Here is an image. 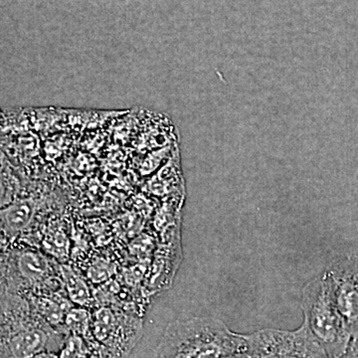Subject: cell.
Masks as SVG:
<instances>
[{
  "instance_id": "obj_7",
  "label": "cell",
  "mask_w": 358,
  "mask_h": 358,
  "mask_svg": "<svg viewBox=\"0 0 358 358\" xmlns=\"http://www.w3.org/2000/svg\"><path fill=\"white\" fill-rule=\"evenodd\" d=\"M13 268L16 277L28 286H39L51 279L50 265L38 252H20L14 258Z\"/></svg>"
},
{
  "instance_id": "obj_12",
  "label": "cell",
  "mask_w": 358,
  "mask_h": 358,
  "mask_svg": "<svg viewBox=\"0 0 358 358\" xmlns=\"http://www.w3.org/2000/svg\"><path fill=\"white\" fill-rule=\"evenodd\" d=\"M16 183L6 159L0 152V208L13 201Z\"/></svg>"
},
{
  "instance_id": "obj_1",
  "label": "cell",
  "mask_w": 358,
  "mask_h": 358,
  "mask_svg": "<svg viewBox=\"0 0 358 358\" xmlns=\"http://www.w3.org/2000/svg\"><path fill=\"white\" fill-rule=\"evenodd\" d=\"M245 334L218 319L192 317L167 326L152 358H245Z\"/></svg>"
},
{
  "instance_id": "obj_2",
  "label": "cell",
  "mask_w": 358,
  "mask_h": 358,
  "mask_svg": "<svg viewBox=\"0 0 358 358\" xmlns=\"http://www.w3.org/2000/svg\"><path fill=\"white\" fill-rule=\"evenodd\" d=\"M66 334L49 326L28 306L2 308L0 317V358H31L38 353H58Z\"/></svg>"
},
{
  "instance_id": "obj_8",
  "label": "cell",
  "mask_w": 358,
  "mask_h": 358,
  "mask_svg": "<svg viewBox=\"0 0 358 358\" xmlns=\"http://www.w3.org/2000/svg\"><path fill=\"white\" fill-rule=\"evenodd\" d=\"M34 202L29 199H14L0 208V230L8 236H15L32 222Z\"/></svg>"
},
{
  "instance_id": "obj_4",
  "label": "cell",
  "mask_w": 358,
  "mask_h": 358,
  "mask_svg": "<svg viewBox=\"0 0 358 358\" xmlns=\"http://www.w3.org/2000/svg\"><path fill=\"white\" fill-rule=\"evenodd\" d=\"M245 338V358H327L305 322L296 331L262 329Z\"/></svg>"
},
{
  "instance_id": "obj_11",
  "label": "cell",
  "mask_w": 358,
  "mask_h": 358,
  "mask_svg": "<svg viewBox=\"0 0 358 358\" xmlns=\"http://www.w3.org/2000/svg\"><path fill=\"white\" fill-rule=\"evenodd\" d=\"M62 277L64 278L66 289L71 300L84 305L90 299V291L86 282L71 268L62 267Z\"/></svg>"
},
{
  "instance_id": "obj_14",
  "label": "cell",
  "mask_w": 358,
  "mask_h": 358,
  "mask_svg": "<svg viewBox=\"0 0 358 358\" xmlns=\"http://www.w3.org/2000/svg\"><path fill=\"white\" fill-rule=\"evenodd\" d=\"M31 358H59V357L58 353L44 352L38 353V355H34V357Z\"/></svg>"
},
{
  "instance_id": "obj_10",
  "label": "cell",
  "mask_w": 358,
  "mask_h": 358,
  "mask_svg": "<svg viewBox=\"0 0 358 358\" xmlns=\"http://www.w3.org/2000/svg\"><path fill=\"white\" fill-rule=\"evenodd\" d=\"M96 345V341L68 334L58 352L59 358H88Z\"/></svg>"
},
{
  "instance_id": "obj_5",
  "label": "cell",
  "mask_w": 358,
  "mask_h": 358,
  "mask_svg": "<svg viewBox=\"0 0 358 358\" xmlns=\"http://www.w3.org/2000/svg\"><path fill=\"white\" fill-rule=\"evenodd\" d=\"M339 315L352 336L358 334V256L341 257L324 273Z\"/></svg>"
},
{
  "instance_id": "obj_9",
  "label": "cell",
  "mask_w": 358,
  "mask_h": 358,
  "mask_svg": "<svg viewBox=\"0 0 358 358\" xmlns=\"http://www.w3.org/2000/svg\"><path fill=\"white\" fill-rule=\"evenodd\" d=\"M65 334L95 341L92 333V317L83 308H70L64 320Z\"/></svg>"
},
{
  "instance_id": "obj_13",
  "label": "cell",
  "mask_w": 358,
  "mask_h": 358,
  "mask_svg": "<svg viewBox=\"0 0 358 358\" xmlns=\"http://www.w3.org/2000/svg\"><path fill=\"white\" fill-rule=\"evenodd\" d=\"M88 358H119L117 357H115L114 355H112L109 352V350H106L105 348H103L102 345H98L96 343V345L95 348H94V350H92L91 355H89Z\"/></svg>"
},
{
  "instance_id": "obj_6",
  "label": "cell",
  "mask_w": 358,
  "mask_h": 358,
  "mask_svg": "<svg viewBox=\"0 0 358 358\" xmlns=\"http://www.w3.org/2000/svg\"><path fill=\"white\" fill-rule=\"evenodd\" d=\"M143 322L140 319L100 310L92 319V333L98 345L119 358H127L140 341Z\"/></svg>"
},
{
  "instance_id": "obj_3",
  "label": "cell",
  "mask_w": 358,
  "mask_h": 358,
  "mask_svg": "<svg viewBox=\"0 0 358 358\" xmlns=\"http://www.w3.org/2000/svg\"><path fill=\"white\" fill-rule=\"evenodd\" d=\"M301 308L305 315L303 322L327 358L343 357L352 336L339 315L324 274L303 287Z\"/></svg>"
}]
</instances>
